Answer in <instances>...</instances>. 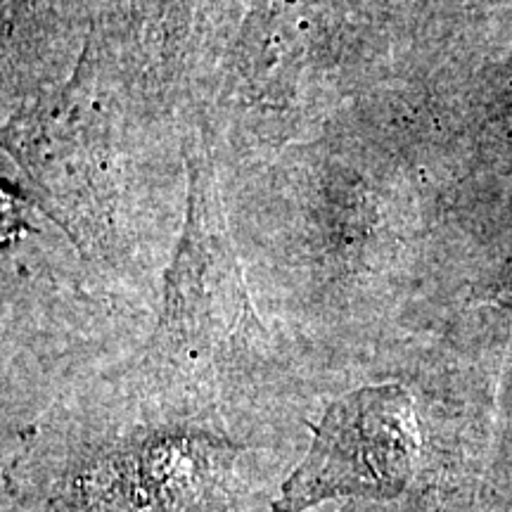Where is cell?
Listing matches in <instances>:
<instances>
[{"label": "cell", "mask_w": 512, "mask_h": 512, "mask_svg": "<svg viewBox=\"0 0 512 512\" xmlns=\"http://www.w3.org/2000/svg\"><path fill=\"white\" fill-rule=\"evenodd\" d=\"M192 197L183 247L169 275L164 306L166 330L211 347L230 339L252 320L240 266L228 245L211 174L192 164Z\"/></svg>", "instance_id": "7a4b0ae2"}, {"label": "cell", "mask_w": 512, "mask_h": 512, "mask_svg": "<svg viewBox=\"0 0 512 512\" xmlns=\"http://www.w3.org/2000/svg\"><path fill=\"white\" fill-rule=\"evenodd\" d=\"M415 456L418 430L408 394L394 384L358 389L328 408L275 510L302 512L342 496L389 501L411 482Z\"/></svg>", "instance_id": "6da1fadb"}]
</instances>
